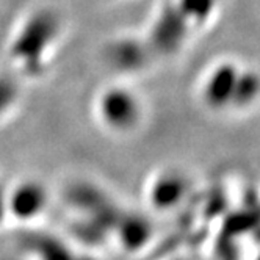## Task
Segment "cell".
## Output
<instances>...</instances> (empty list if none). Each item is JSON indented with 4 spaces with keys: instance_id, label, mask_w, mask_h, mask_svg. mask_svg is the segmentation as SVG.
Instances as JSON below:
<instances>
[{
    "instance_id": "obj_1",
    "label": "cell",
    "mask_w": 260,
    "mask_h": 260,
    "mask_svg": "<svg viewBox=\"0 0 260 260\" xmlns=\"http://www.w3.org/2000/svg\"><path fill=\"white\" fill-rule=\"evenodd\" d=\"M63 36V21L52 8L30 11L8 38V63L19 79H41L49 72Z\"/></svg>"
},
{
    "instance_id": "obj_2",
    "label": "cell",
    "mask_w": 260,
    "mask_h": 260,
    "mask_svg": "<svg viewBox=\"0 0 260 260\" xmlns=\"http://www.w3.org/2000/svg\"><path fill=\"white\" fill-rule=\"evenodd\" d=\"M92 115L105 134L116 138L132 137L144 124L146 105L132 85L116 82L99 89L92 99Z\"/></svg>"
},
{
    "instance_id": "obj_3",
    "label": "cell",
    "mask_w": 260,
    "mask_h": 260,
    "mask_svg": "<svg viewBox=\"0 0 260 260\" xmlns=\"http://www.w3.org/2000/svg\"><path fill=\"white\" fill-rule=\"evenodd\" d=\"M193 31L185 24L170 0L158 7L152 21L143 35L154 57H173L187 44Z\"/></svg>"
},
{
    "instance_id": "obj_4",
    "label": "cell",
    "mask_w": 260,
    "mask_h": 260,
    "mask_svg": "<svg viewBox=\"0 0 260 260\" xmlns=\"http://www.w3.org/2000/svg\"><path fill=\"white\" fill-rule=\"evenodd\" d=\"M49 190L38 180H22L5 190L8 219H16L24 224L41 219L49 209Z\"/></svg>"
},
{
    "instance_id": "obj_5",
    "label": "cell",
    "mask_w": 260,
    "mask_h": 260,
    "mask_svg": "<svg viewBox=\"0 0 260 260\" xmlns=\"http://www.w3.org/2000/svg\"><path fill=\"white\" fill-rule=\"evenodd\" d=\"M241 66L234 60H221L206 71L199 86L201 101L209 110H232V99Z\"/></svg>"
},
{
    "instance_id": "obj_6",
    "label": "cell",
    "mask_w": 260,
    "mask_h": 260,
    "mask_svg": "<svg viewBox=\"0 0 260 260\" xmlns=\"http://www.w3.org/2000/svg\"><path fill=\"white\" fill-rule=\"evenodd\" d=\"M191 180L180 170L168 168L157 171L146 183L147 204L155 212H171L179 209L190 194Z\"/></svg>"
},
{
    "instance_id": "obj_7",
    "label": "cell",
    "mask_w": 260,
    "mask_h": 260,
    "mask_svg": "<svg viewBox=\"0 0 260 260\" xmlns=\"http://www.w3.org/2000/svg\"><path fill=\"white\" fill-rule=\"evenodd\" d=\"M154 53L143 36H121L107 49L108 63L125 74L141 72L151 61Z\"/></svg>"
},
{
    "instance_id": "obj_8",
    "label": "cell",
    "mask_w": 260,
    "mask_h": 260,
    "mask_svg": "<svg viewBox=\"0 0 260 260\" xmlns=\"http://www.w3.org/2000/svg\"><path fill=\"white\" fill-rule=\"evenodd\" d=\"M176 11L193 31L206 28L219 11L221 0H170Z\"/></svg>"
},
{
    "instance_id": "obj_9",
    "label": "cell",
    "mask_w": 260,
    "mask_h": 260,
    "mask_svg": "<svg viewBox=\"0 0 260 260\" xmlns=\"http://www.w3.org/2000/svg\"><path fill=\"white\" fill-rule=\"evenodd\" d=\"M260 99V72L241 68L232 99V108L246 110L254 107Z\"/></svg>"
},
{
    "instance_id": "obj_10",
    "label": "cell",
    "mask_w": 260,
    "mask_h": 260,
    "mask_svg": "<svg viewBox=\"0 0 260 260\" xmlns=\"http://www.w3.org/2000/svg\"><path fill=\"white\" fill-rule=\"evenodd\" d=\"M257 260H260V255H258V258H257Z\"/></svg>"
}]
</instances>
